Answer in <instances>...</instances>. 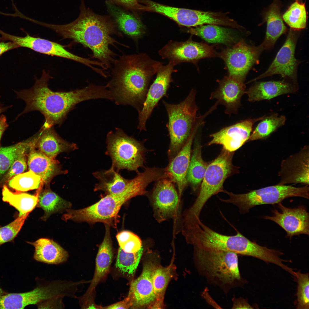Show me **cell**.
Returning <instances> with one entry per match:
<instances>
[{
    "label": "cell",
    "mask_w": 309,
    "mask_h": 309,
    "mask_svg": "<svg viewBox=\"0 0 309 309\" xmlns=\"http://www.w3.org/2000/svg\"><path fill=\"white\" fill-rule=\"evenodd\" d=\"M0 40L9 41L18 45L19 47L30 49L39 53L56 56L71 60L91 67L93 61L75 55L66 49L64 46L57 43L45 39L35 37L27 33L20 37L11 35L0 30Z\"/></svg>",
    "instance_id": "obj_13"
},
{
    "label": "cell",
    "mask_w": 309,
    "mask_h": 309,
    "mask_svg": "<svg viewBox=\"0 0 309 309\" xmlns=\"http://www.w3.org/2000/svg\"><path fill=\"white\" fill-rule=\"evenodd\" d=\"M52 78L48 72L43 70L40 78H35V82L32 87L19 91L14 90L16 98L23 100L26 104L24 109L15 120L24 114L37 111L44 117L42 126H60L69 112L77 104L91 99H108L109 98L108 91L105 86L93 84L70 91H52L48 86L49 79Z\"/></svg>",
    "instance_id": "obj_1"
},
{
    "label": "cell",
    "mask_w": 309,
    "mask_h": 309,
    "mask_svg": "<svg viewBox=\"0 0 309 309\" xmlns=\"http://www.w3.org/2000/svg\"><path fill=\"white\" fill-rule=\"evenodd\" d=\"M295 0V1H299V2H302V0Z\"/></svg>",
    "instance_id": "obj_53"
},
{
    "label": "cell",
    "mask_w": 309,
    "mask_h": 309,
    "mask_svg": "<svg viewBox=\"0 0 309 309\" xmlns=\"http://www.w3.org/2000/svg\"><path fill=\"white\" fill-rule=\"evenodd\" d=\"M132 305L131 297L128 294L123 300L110 305L102 307L104 309H128L131 308Z\"/></svg>",
    "instance_id": "obj_47"
},
{
    "label": "cell",
    "mask_w": 309,
    "mask_h": 309,
    "mask_svg": "<svg viewBox=\"0 0 309 309\" xmlns=\"http://www.w3.org/2000/svg\"><path fill=\"white\" fill-rule=\"evenodd\" d=\"M35 146L46 156L53 158L61 152L75 149L76 144L62 138L55 130L54 126H41L38 132L32 137Z\"/></svg>",
    "instance_id": "obj_24"
},
{
    "label": "cell",
    "mask_w": 309,
    "mask_h": 309,
    "mask_svg": "<svg viewBox=\"0 0 309 309\" xmlns=\"http://www.w3.org/2000/svg\"><path fill=\"white\" fill-rule=\"evenodd\" d=\"M136 192L129 187L118 194H107L99 201L86 208L78 210L70 209L62 216V220H72L90 223L102 222L110 226H116L118 213L122 205L136 196Z\"/></svg>",
    "instance_id": "obj_9"
},
{
    "label": "cell",
    "mask_w": 309,
    "mask_h": 309,
    "mask_svg": "<svg viewBox=\"0 0 309 309\" xmlns=\"http://www.w3.org/2000/svg\"><path fill=\"white\" fill-rule=\"evenodd\" d=\"M142 252V247L136 252L133 253L125 252L119 247L115 264L116 268L123 274L133 276L138 266Z\"/></svg>",
    "instance_id": "obj_39"
},
{
    "label": "cell",
    "mask_w": 309,
    "mask_h": 309,
    "mask_svg": "<svg viewBox=\"0 0 309 309\" xmlns=\"http://www.w3.org/2000/svg\"><path fill=\"white\" fill-rule=\"evenodd\" d=\"M92 174L98 181L95 185L94 191H103L107 194H118L122 192L132 181V179L123 177L112 166L108 170L97 171Z\"/></svg>",
    "instance_id": "obj_30"
},
{
    "label": "cell",
    "mask_w": 309,
    "mask_h": 309,
    "mask_svg": "<svg viewBox=\"0 0 309 309\" xmlns=\"http://www.w3.org/2000/svg\"><path fill=\"white\" fill-rule=\"evenodd\" d=\"M278 205L280 211L274 209L272 210V216H264L263 218L278 224L286 231V237L290 239L300 234L309 235V215L304 206L290 208L281 203Z\"/></svg>",
    "instance_id": "obj_17"
},
{
    "label": "cell",
    "mask_w": 309,
    "mask_h": 309,
    "mask_svg": "<svg viewBox=\"0 0 309 309\" xmlns=\"http://www.w3.org/2000/svg\"><path fill=\"white\" fill-rule=\"evenodd\" d=\"M113 63L112 78L105 86L112 101L118 105L131 106L138 112L146 99L151 78L162 63L141 53L123 55Z\"/></svg>",
    "instance_id": "obj_2"
},
{
    "label": "cell",
    "mask_w": 309,
    "mask_h": 309,
    "mask_svg": "<svg viewBox=\"0 0 309 309\" xmlns=\"http://www.w3.org/2000/svg\"><path fill=\"white\" fill-rule=\"evenodd\" d=\"M176 64L169 61L165 66L161 65L156 79L148 89L141 110L138 112L137 129L146 130V123L154 108L162 98L166 95L170 83L172 82L171 74L176 72L174 68Z\"/></svg>",
    "instance_id": "obj_14"
},
{
    "label": "cell",
    "mask_w": 309,
    "mask_h": 309,
    "mask_svg": "<svg viewBox=\"0 0 309 309\" xmlns=\"http://www.w3.org/2000/svg\"><path fill=\"white\" fill-rule=\"evenodd\" d=\"M116 238L120 247L124 251L129 253L136 252L142 247L140 238L134 233L127 231L118 233Z\"/></svg>",
    "instance_id": "obj_42"
},
{
    "label": "cell",
    "mask_w": 309,
    "mask_h": 309,
    "mask_svg": "<svg viewBox=\"0 0 309 309\" xmlns=\"http://www.w3.org/2000/svg\"><path fill=\"white\" fill-rule=\"evenodd\" d=\"M201 120L197 119L184 145L178 153L170 161L165 169L167 177L178 187L180 198L187 184L186 175L189 164L191 146L196 132L202 124Z\"/></svg>",
    "instance_id": "obj_19"
},
{
    "label": "cell",
    "mask_w": 309,
    "mask_h": 309,
    "mask_svg": "<svg viewBox=\"0 0 309 309\" xmlns=\"http://www.w3.org/2000/svg\"><path fill=\"white\" fill-rule=\"evenodd\" d=\"M105 233L102 243L100 245L96 258V268L93 278L85 293L80 300L86 301L98 284L107 275L111 266L113 257L112 243L110 227L105 224Z\"/></svg>",
    "instance_id": "obj_23"
},
{
    "label": "cell",
    "mask_w": 309,
    "mask_h": 309,
    "mask_svg": "<svg viewBox=\"0 0 309 309\" xmlns=\"http://www.w3.org/2000/svg\"><path fill=\"white\" fill-rule=\"evenodd\" d=\"M27 162L29 170L39 176L42 183L46 184L62 172L54 158L49 157L38 150H35L34 145L29 151Z\"/></svg>",
    "instance_id": "obj_28"
},
{
    "label": "cell",
    "mask_w": 309,
    "mask_h": 309,
    "mask_svg": "<svg viewBox=\"0 0 309 309\" xmlns=\"http://www.w3.org/2000/svg\"><path fill=\"white\" fill-rule=\"evenodd\" d=\"M42 183L40 177L31 171L22 173L9 180V187L20 192L39 189Z\"/></svg>",
    "instance_id": "obj_40"
},
{
    "label": "cell",
    "mask_w": 309,
    "mask_h": 309,
    "mask_svg": "<svg viewBox=\"0 0 309 309\" xmlns=\"http://www.w3.org/2000/svg\"><path fill=\"white\" fill-rule=\"evenodd\" d=\"M286 120L285 116H279L277 114L265 117L251 134L249 140L253 141L267 137L278 128L284 125Z\"/></svg>",
    "instance_id": "obj_38"
},
{
    "label": "cell",
    "mask_w": 309,
    "mask_h": 309,
    "mask_svg": "<svg viewBox=\"0 0 309 309\" xmlns=\"http://www.w3.org/2000/svg\"><path fill=\"white\" fill-rule=\"evenodd\" d=\"M281 5L280 0H274L262 14L263 21L267 23L266 36L261 44L264 50L272 48L278 38L287 31L281 13Z\"/></svg>",
    "instance_id": "obj_25"
},
{
    "label": "cell",
    "mask_w": 309,
    "mask_h": 309,
    "mask_svg": "<svg viewBox=\"0 0 309 309\" xmlns=\"http://www.w3.org/2000/svg\"><path fill=\"white\" fill-rule=\"evenodd\" d=\"M1 96H0V99ZM12 105L8 106H5L3 104L1 103L0 101V115L2 113L6 111L9 108H11Z\"/></svg>",
    "instance_id": "obj_51"
},
{
    "label": "cell",
    "mask_w": 309,
    "mask_h": 309,
    "mask_svg": "<svg viewBox=\"0 0 309 309\" xmlns=\"http://www.w3.org/2000/svg\"><path fill=\"white\" fill-rule=\"evenodd\" d=\"M196 265L210 284L225 293L241 287L245 282L241 276L237 253L229 251L193 247Z\"/></svg>",
    "instance_id": "obj_4"
},
{
    "label": "cell",
    "mask_w": 309,
    "mask_h": 309,
    "mask_svg": "<svg viewBox=\"0 0 309 309\" xmlns=\"http://www.w3.org/2000/svg\"><path fill=\"white\" fill-rule=\"evenodd\" d=\"M296 84L286 80L256 83L245 91L248 100L251 102L270 100L282 95L295 92Z\"/></svg>",
    "instance_id": "obj_26"
},
{
    "label": "cell",
    "mask_w": 309,
    "mask_h": 309,
    "mask_svg": "<svg viewBox=\"0 0 309 309\" xmlns=\"http://www.w3.org/2000/svg\"><path fill=\"white\" fill-rule=\"evenodd\" d=\"M175 267L173 264L167 267L157 266L152 276V282L156 296L155 300L163 302L165 291L173 277Z\"/></svg>",
    "instance_id": "obj_36"
},
{
    "label": "cell",
    "mask_w": 309,
    "mask_h": 309,
    "mask_svg": "<svg viewBox=\"0 0 309 309\" xmlns=\"http://www.w3.org/2000/svg\"><path fill=\"white\" fill-rule=\"evenodd\" d=\"M278 184H309V147L304 146L298 152L282 161Z\"/></svg>",
    "instance_id": "obj_22"
},
{
    "label": "cell",
    "mask_w": 309,
    "mask_h": 309,
    "mask_svg": "<svg viewBox=\"0 0 309 309\" xmlns=\"http://www.w3.org/2000/svg\"><path fill=\"white\" fill-rule=\"evenodd\" d=\"M196 91L192 89L184 100L177 104L163 102L167 111V128L170 138L168 152L169 161L186 142L196 121L198 108L195 102Z\"/></svg>",
    "instance_id": "obj_6"
},
{
    "label": "cell",
    "mask_w": 309,
    "mask_h": 309,
    "mask_svg": "<svg viewBox=\"0 0 309 309\" xmlns=\"http://www.w3.org/2000/svg\"><path fill=\"white\" fill-rule=\"evenodd\" d=\"M180 198L174 183L167 177L156 181L150 196L154 216L159 223L176 218Z\"/></svg>",
    "instance_id": "obj_12"
},
{
    "label": "cell",
    "mask_w": 309,
    "mask_h": 309,
    "mask_svg": "<svg viewBox=\"0 0 309 309\" xmlns=\"http://www.w3.org/2000/svg\"><path fill=\"white\" fill-rule=\"evenodd\" d=\"M9 125L7 123L6 116L2 114L0 115V142L2 136Z\"/></svg>",
    "instance_id": "obj_50"
},
{
    "label": "cell",
    "mask_w": 309,
    "mask_h": 309,
    "mask_svg": "<svg viewBox=\"0 0 309 309\" xmlns=\"http://www.w3.org/2000/svg\"><path fill=\"white\" fill-rule=\"evenodd\" d=\"M186 240L193 246L229 251L257 258L261 257L264 251L263 246L238 231L233 235H223L213 230L201 221L188 229Z\"/></svg>",
    "instance_id": "obj_5"
},
{
    "label": "cell",
    "mask_w": 309,
    "mask_h": 309,
    "mask_svg": "<svg viewBox=\"0 0 309 309\" xmlns=\"http://www.w3.org/2000/svg\"><path fill=\"white\" fill-rule=\"evenodd\" d=\"M307 14L305 3L295 1L282 16L285 22L295 31L305 28Z\"/></svg>",
    "instance_id": "obj_37"
},
{
    "label": "cell",
    "mask_w": 309,
    "mask_h": 309,
    "mask_svg": "<svg viewBox=\"0 0 309 309\" xmlns=\"http://www.w3.org/2000/svg\"><path fill=\"white\" fill-rule=\"evenodd\" d=\"M218 83V87L211 93L210 98L216 99L218 104L224 105L226 114H236L241 105V97L245 93L244 82L229 75Z\"/></svg>",
    "instance_id": "obj_21"
},
{
    "label": "cell",
    "mask_w": 309,
    "mask_h": 309,
    "mask_svg": "<svg viewBox=\"0 0 309 309\" xmlns=\"http://www.w3.org/2000/svg\"><path fill=\"white\" fill-rule=\"evenodd\" d=\"M264 117L246 119L223 128L210 135L212 139L208 145L220 144L227 151L233 152L249 140L254 123Z\"/></svg>",
    "instance_id": "obj_18"
},
{
    "label": "cell",
    "mask_w": 309,
    "mask_h": 309,
    "mask_svg": "<svg viewBox=\"0 0 309 309\" xmlns=\"http://www.w3.org/2000/svg\"><path fill=\"white\" fill-rule=\"evenodd\" d=\"M233 305L232 308H253L249 304L247 300L242 298H233L232 299Z\"/></svg>",
    "instance_id": "obj_48"
},
{
    "label": "cell",
    "mask_w": 309,
    "mask_h": 309,
    "mask_svg": "<svg viewBox=\"0 0 309 309\" xmlns=\"http://www.w3.org/2000/svg\"><path fill=\"white\" fill-rule=\"evenodd\" d=\"M163 59L176 65L183 62L197 63L199 60L215 56L213 46L189 39L184 42L171 41L159 51Z\"/></svg>",
    "instance_id": "obj_15"
},
{
    "label": "cell",
    "mask_w": 309,
    "mask_h": 309,
    "mask_svg": "<svg viewBox=\"0 0 309 309\" xmlns=\"http://www.w3.org/2000/svg\"><path fill=\"white\" fill-rule=\"evenodd\" d=\"M28 215H19L12 222L0 228V246L14 238L20 231Z\"/></svg>",
    "instance_id": "obj_43"
},
{
    "label": "cell",
    "mask_w": 309,
    "mask_h": 309,
    "mask_svg": "<svg viewBox=\"0 0 309 309\" xmlns=\"http://www.w3.org/2000/svg\"><path fill=\"white\" fill-rule=\"evenodd\" d=\"M295 278L297 283V299L295 303L296 308L309 309V279L308 273H302L300 271L296 272Z\"/></svg>",
    "instance_id": "obj_41"
},
{
    "label": "cell",
    "mask_w": 309,
    "mask_h": 309,
    "mask_svg": "<svg viewBox=\"0 0 309 309\" xmlns=\"http://www.w3.org/2000/svg\"><path fill=\"white\" fill-rule=\"evenodd\" d=\"M33 145L30 138L8 147L0 148V176L8 170L20 156L29 152Z\"/></svg>",
    "instance_id": "obj_35"
},
{
    "label": "cell",
    "mask_w": 309,
    "mask_h": 309,
    "mask_svg": "<svg viewBox=\"0 0 309 309\" xmlns=\"http://www.w3.org/2000/svg\"><path fill=\"white\" fill-rule=\"evenodd\" d=\"M186 175L187 183L195 191L200 187L208 165L203 160L201 148L197 142L194 147Z\"/></svg>",
    "instance_id": "obj_33"
},
{
    "label": "cell",
    "mask_w": 309,
    "mask_h": 309,
    "mask_svg": "<svg viewBox=\"0 0 309 309\" xmlns=\"http://www.w3.org/2000/svg\"><path fill=\"white\" fill-rule=\"evenodd\" d=\"M295 31L291 29L285 42L269 67L264 72L253 80L252 81L279 74L282 77L291 80L296 84L298 62L294 55L298 37Z\"/></svg>",
    "instance_id": "obj_16"
},
{
    "label": "cell",
    "mask_w": 309,
    "mask_h": 309,
    "mask_svg": "<svg viewBox=\"0 0 309 309\" xmlns=\"http://www.w3.org/2000/svg\"><path fill=\"white\" fill-rule=\"evenodd\" d=\"M157 266L151 259L146 260L144 263L141 274L131 282L128 293L132 301L131 308H148L155 301L152 276Z\"/></svg>",
    "instance_id": "obj_20"
},
{
    "label": "cell",
    "mask_w": 309,
    "mask_h": 309,
    "mask_svg": "<svg viewBox=\"0 0 309 309\" xmlns=\"http://www.w3.org/2000/svg\"><path fill=\"white\" fill-rule=\"evenodd\" d=\"M19 47L18 45L12 41H0V56L7 51Z\"/></svg>",
    "instance_id": "obj_49"
},
{
    "label": "cell",
    "mask_w": 309,
    "mask_h": 309,
    "mask_svg": "<svg viewBox=\"0 0 309 309\" xmlns=\"http://www.w3.org/2000/svg\"><path fill=\"white\" fill-rule=\"evenodd\" d=\"M26 154L20 156L12 165L8 172L3 178V181H5L13 177L24 172L27 168Z\"/></svg>",
    "instance_id": "obj_44"
},
{
    "label": "cell",
    "mask_w": 309,
    "mask_h": 309,
    "mask_svg": "<svg viewBox=\"0 0 309 309\" xmlns=\"http://www.w3.org/2000/svg\"><path fill=\"white\" fill-rule=\"evenodd\" d=\"M263 50L261 45L256 47L251 45L242 40L224 49L218 55L225 62L229 75L244 82L249 70L258 63L259 56Z\"/></svg>",
    "instance_id": "obj_11"
},
{
    "label": "cell",
    "mask_w": 309,
    "mask_h": 309,
    "mask_svg": "<svg viewBox=\"0 0 309 309\" xmlns=\"http://www.w3.org/2000/svg\"><path fill=\"white\" fill-rule=\"evenodd\" d=\"M233 152L223 148L219 155L208 164L197 198L192 205L184 212L187 219H200L202 210L209 199L213 196L223 192L224 181L233 172Z\"/></svg>",
    "instance_id": "obj_7"
},
{
    "label": "cell",
    "mask_w": 309,
    "mask_h": 309,
    "mask_svg": "<svg viewBox=\"0 0 309 309\" xmlns=\"http://www.w3.org/2000/svg\"><path fill=\"white\" fill-rule=\"evenodd\" d=\"M105 154L112 161L111 166L117 172L122 169L138 173L144 167L146 149L142 143L128 135L122 129L116 128L107 134Z\"/></svg>",
    "instance_id": "obj_8"
},
{
    "label": "cell",
    "mask_w": 309,
    "mask_h": 309,
    "mask_svg": "<svg viewBox=\"0 0 309 309\" xmlns=\"http://www.w3.org/2000/svg\"><path fill=\"white\" fill-rule=\"evenodd\" d=\"M80 13L73 22L64 25L45 23V27L53 30L63 39H72L90 49L93 57L109 68L114 60V54L110 45L117 42L112 37L121 36L116 29V24L108 16L98 15L86 7L84 0H81Z\"/></svg>",
    "instance_id": "obj_3"
},
{
    "label": "cell",
    "mask_w": 309,
    "mask_h": 309,
    "mask_svg": "<svg viewBox=\"0 0 309 309\" xmlns=\"http://www.w3.org/2000/svg\"><path fill=\"white\" fill-rule=\"evenodd\" d=\"M7 293L6 292L2 289L0 287V296L7 294Z\"/></svg>",
    "instance_id": "obj_52"
},
{
    "label": "cell",
    "mask_w": 309,
    "mask_h": 309,
    "mask_svg": "<svg viewBox=\"0 0 309 309\" xmlns=\"http://www.w3.org/2000/svg\"><path fill=\"white\" fill-rule=\"evenodd\" d=\"M62 297L50 299L39 303L36 306L39 309H63L64 308V304L63 302Z\"/></svg>",
    "instance_id": "obj_45"
},
{
    "label": "cell",
    "mask_w": 309,
    "mask_h": 309,
    "mask_svg": "<svg viewBox=\"0 0 309 309\" xmlns=\"http://www.w3.org/2000/svg\"><path fill=\"white\" fill-rule=\"evenodd\" d=\"M187 32L210 43L229 45L235 42V39L230 29L217 25L199 26L190 28Z\"/></svg>",
    "instance_id": "obj_31"
},
{
    "label": "cell",
    "mask_w": 309,
    "mask_h": 309,
    "mask_svg": "<svg viewBox=\"0 0 309 309\" xmlns=\"http://www.w3.org/2000/svg\"><path fill=\"white\" fill-rule=\"evenodd\" d=\"M114 4L120 5L131 10H142L143 6L140 5L138 0H108Z\"/></svg>",
    "instance_id": "obj_46"
},
{
    "label": "cell",
    "mask_w": 309,
    "mask_h": 309,
    "mask_svg": "<svg viewBox=\"0 0 309 309\" xmlns=\"http://www.w3.org/2000/svg\"><path fill=\"white\" fill-rule=\"evenodd\" d=\"M35 248L33 258L47 264L58 265L66 262L68 252L58 243L47 238H41L33 242H27Z\"/></svg>",
    "instance_id": "obj_27"
},
{
    "label": "cell",
    "mask_w": 309,
    "mask_h": 309,
    "mask_svg": "<svg viewBox=\"0 0 309 309\" xmlns=\"http://www.w3.org/2000/svg\"><path fill=\"white\" fill-rule=\"evenodd\" d=\"M108 10L120 30L125 34L134 38L142 36L145 32L144 26L136 16L108 0L106 2Z\"/></svg>",
    "instance_id": "obj_29"
},
{
    "label": "cell",
    "mask_w": 309,
    "mask_h": 309,
    "mask_svg": "<svg viewBox=\"0 0 309 309\" xmlns=\"http://www.w3.org/2000/svg\"><path fill=\"white\" fill-rule=\"evenodd\" d=\"M223 193L229 196L226 199L219 197L221 202L232 204L238 208L241 214L248 213L253 207L260 205L278 204L284 199L292 197H300L308 199V185L296 187L286 185L270 186L240 194L225 190Z\"/></svg>",
    "instance_id": "obj_10"
},
{
    "label": "cell",
    "mask_w": 309,
    "mask_h": 309,
    "mask_svg": "<svg viewBox=\"0 0 309 309\" xmlns=\"http://www.w3.org/2000/svg\"><path fill=\"white\" fill-rule=\"evenodd\" d=\"M38 194L32 195L25 193H14L3 186L2 200L14 207L19 212V215H29L37 205Z\"/></svg>",
    "instance_id": "obj_34"
},
{
    "label": "cell",
    "mask_w": 309,
    "mask_h": 309,
    "mask_svg": "<svg viewBox=\"0 0 309 309\" xmlns=\"http://www.w3.org/2000/svg\"><path fill=\"white\" fill-rule=\"evenodd\" d=\"M37 206L42 208L44 214L41 219L46 221L52 214L66 211L72 207V204L63 199L49 189L39 193Z\"/></svg>",
    "instance_id": "obj_32"
}]
</instances>
